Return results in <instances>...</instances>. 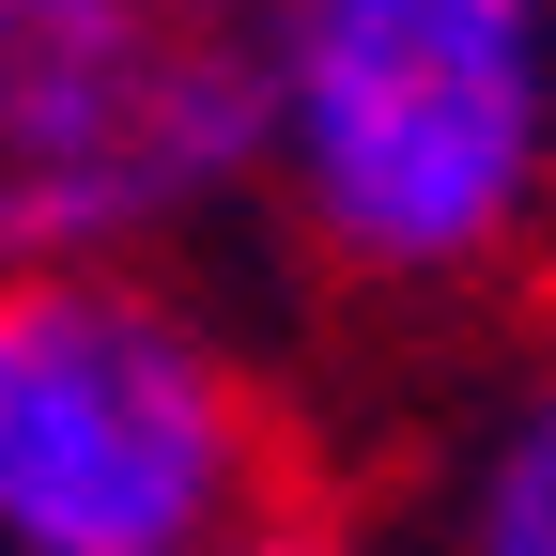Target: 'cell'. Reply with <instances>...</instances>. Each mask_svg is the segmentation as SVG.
Instances as JSON below:
<instances>
[{"label":"cell","mask_w":556,"mask_h":556,"mask_svg":"<svg viewBox=\"0 0 556 556\" xmlns=\"http://www.w3.org/2000/svg\"><path fill=\"white\" fill-rule=\"evenodd\" d=\"M248 201L356 309H479L556 248V0H248Z\"/></svg>","instance_id":"obj_1"},{"label":"cell","mask_w":556,"mask_h":556,"mask_svg":"<svg viewBox=\"0 0 556 556\" xmlns=\"http://www.w3.org/2000/svg\"><path fill=\"white\" fill-rule=\"evenodd\" d=\"M294 510V402L170 263L0 278V556H248Z\"/></svg>","instance_id":"obj_2"},{"label":"cell","mask_w":556,"mask_h":556,"mask_svg":"<svg viewBox=\"0 0 556 556\" xmlns=\"http://www.w3.org/2000/svg\"><path fill=\"white\" fill-rule=\"evenodd\" d=\"M248 201V31L217 0H0V278L170 263Z\"/></svg>","instance_id":"obj_3"},{"label":"cell","mask_w":556,"mask_h":556,"mask_svg":"<svg viewBox=\"0 0 556 556\" xmlns=\"http://www.w3.org/2000/svg\"><path fill=\"white\" fill-rule=\"evenodd\" d=\"M433 556H556V356H526L464 417L433 479Z\"/></svg>","instance_id":"obj_4"},{"label":"cell","mask_w":556,"mask_h":556,"mask_svg":"<svg viewBox=\"0 0 556 556\" xmlns=\"http://www.w3.org/2000/svg\"><path fill=\"white\" fill-rule=\"evenodd\" d=\"M248 556H356V541H340V526H325V510H294V526H263V541H248Z\"/></svg>","instance_id":"obj_5"},{"label":"cell","mask_w":556,"mask_h":556,"mask_svg":"<svg viewBox=\"0 0 556 556\" xmlns=\"http://www.w3.org/2000/svg\"><path fill=\"white\" fill-rule=\"evenodd\" d=\"M217 16H248V0H217Z\"/></svg>","instance_id":"obj_6"}]
</instances>
